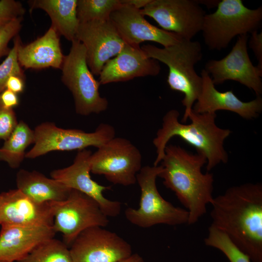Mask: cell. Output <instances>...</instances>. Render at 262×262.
<instances>
[{"label":"cell","mask_w":262,"mask_h":262,"mask_svg":"<svg viewBox=\"0 0 262 262\" xmlns=\"http://www.w3.org/2000/svg\"><path fill=\"white\" fill-rule=\"evenodd\" d=\"M212 225L225 233L252 262H262V184L233 186L213 197Z\"/></svg>","instance_id":"cell-1"},{"label":"cell","mask_w":262,"mask_h":262,"mask_svg":"<svg viewBox=\"0 0 262 262\" xmlns=\"http://www.w3.org/2000/svg\"><path fill=\"white\" fill-rule=\"evenodd\" d=\"M161 163L162 170L158 177L163 179L164 185L175 193L188 212L187 224L196 223L206 213L207 206L213 198V175L201 171L207 164L206 157L170 144L166 146Z\"/></svg>","instance_id":"cell-2"},{"label":"cell","mask_w":262,"mask_h":262,"mask_svg":"<svg viewBox=\"0 0 262 262\" xmlns=\"http://www.w3.org/2000/svg\"><path fill=\"white\" fill-rule=\"evenodd\" d=\"M179 116V112L175 109L168 111L164 116L162 126L153 140L157 153L153 165L157 166L161 162L168 141L175 136L180 137L206 157L208 172L219 164L228 162V155L224 143L231 131L216 125V113L197 114L192 110L188 118L191 123L188 124L180 122Z\"/></svg>","instance_id":"cell-3"},{"label":"cell","mask_w":262,"mask_h":262,"mask_svg":"<svg viewBox=\"0 0 262 262\" xmlns=\"http://www.w3.org/2000/svg\"><path fill=\"white\" fill-rule=\"evenodd\" d=\"M142 50L149 58L161 62L168 67L167 83L171 89L183 93L181 100L185 107L181 123H185L201 91V77L195 66L203 57L201 44L197 41L183 39L173 45L163 48L144 45Z\"/></svg>","instance_id":"cell-4"},{"label":"cell","mask_w":262,"mask_h":262,"mask_svg":"<svg viewBox=\"0 0 262 262\" xmlns=\"http://www.w3.org/2000/svg\"><path fill=\"white\" fill-rule=\"evenodd\" d=\"M214 12L205 14L201 32L210 50L226 49L236 36L257 31L262 20V7H246L242 0H220Z\"/></svg>","instance_id":"cell-5"},{"label":"cell","mask_w":262,"mask_h":262,"mask_svg":"<svg viewBox=\"0 0 262 262\" xmlns=\"http://www.w3.org/2000/svg\"><path fill=\"white\" fill-rule=\"evenodd\" d=\"M162 170L161 165H146L137 174L136 180L141 189L139 207L128 208L125 211L126 219L134 225L148 228L158 224H187L188 212L165 200L157 189L156 179Z\"/></svg>","instance_id":"cell-6"},{"label":"cell","mask_w":262,"mask_h":262,"mask_svg":"<svg viewBox=\"0 0 262 262\" xmlns=\"http://www.w3.org/2000/svg\"><path fill=\"white\" fill-rule=\"evenodd\" d=\"M71 42L61 68L62 81L73 95L78 114H99L107 109L108 101L99 93L100 84L88 67L83 45L76 39Z\"/></svg>","instance_id":"cell-7"},{"label":"cell","mask_w":262,"mask_h":262,"mask_svg":"<svg viewBox=\"0 0 262 262\" xmlns=\"http://www.w3.org/2000/svg\"><path fill=\"white\" fill-rule=\"evenodd\" d=\"M53 215V228L62 234L69 247L78 235L87 228L107 226L109 220L98 202L85 194L71 189L67 198L49 202Z\"/></svg>","instance_id":"cell-8"},{"label":"cell","mask_w":262,"mask_h":262,"mask_svg":"<svg viewBox=\"0 0 262 262\" xmlns=\"http://www.w3.org/2000/svg\"><path fill=\"white\" fill-rule=\"evenodd\" d=\"M34 132V146L26 153V158L34 159L53 151H79L89 147L98 148L115 135L114 128L107 123H101L94 131L86 132L62 129L53 122H46L37 126Z\"/></svg>","instance_id":"cell-9"},{"label":"cell","mask_w":262,"mask_h":262,"mask_svg":"<svg viewBox=\"0 0 262 262\" xmlns=\"http://www.w3.org/2000/svg\"><path fill=\"white\" fill-rule=\"evenodd\" d=\"M142 167L140 150L124 138L115 136L98 148L91 157V172L104 176L114 184H135Z\"/></svg>","instance_id":"cell-10"},{"label":"cell","mask_w":262,"mask_h":262,"mask_svg":"<svg viewBox=\"0 0 262 262\" xmlns=\"http://www.w3.org/2000/svg\"><path fill=\"white\" fill-rule=\"evenodd\" d=\"M140 12L162 29L192 40L201 32L205 13L197 0H150Z\"/></svg>","instance_id":"cell-11"},{"label":"cell","mask_w":262,"mask_h":262,"mask_svg":"<svg viewBox=\"0 0 262 262\" xmlns=\"http://www.w3.org/2000/svg\"><path fill=\"white\" fill-rule=\"evenodd\" d=\"M248 34L238 36L230 51L220 60H209L204 69L214 85L234 81L253 90L257 96L262 94V70L252 63L247 51Z\"/></svg>","instance_id":"cell-12"},{"label":"cell","mask_w":262,"mask_h":262,"mask_svg":"<svg viewBox=\"0 0 262 262\" xmlns=\"http://www.w3.org/2000/svg\"><path fill=\"white\" fill-rule=\"evenodd\" d=\"M100 226L81 232L69 247L73 262H119L132 253L130 244Z\"/></svg>","instance_id":"cell-13"},{"label":"cell","mask_w":262,"mask_h":262,"mask_svg":"<svg viewBox=\"0 0 262 262\" xmlns=\"http://www.w3.org/2000/svg\"><path fill=\"white\" fill-rule=\"evenodd\" d=\"M76 39L84 46L87 65L99 76L105 64L122 50L126 43L110 20L80 23Z\"/></svg>","instance_id":"cell-14"},{"label":"cell","mask_w":262,"mask_h":262,"mask_svg":"<svg viewBox=\"0 0 262 262\" xmlns=\"http://www.w3.org/2000/svg\"><path fill=\"white\" fill-rule=\"evenodd\" d=\"M92 154L86 149L79 150L72 164L52 171L51 178L70 189L78 190L93 198L107 216L116 217L120 213L121 203L104 196L103 192L110 190L111 186L101 185L92 179L90 175Z\"/></svg>","instance_id":"cell-15"},{"label":"cell","mask_w":262,"mask_h":262,"mask_svg":"<svg viewBox=\"0 0 262 262\" xmlns=\"http://www.w3.org/2000/svg\"><path fill=\"white\" fill-rule=\"evenodd\" d=\"M110 20L123 41L128 44L140 46L142 42L151 41L167 47L183 39L150 24L140 9L130 5L122 4L112 13Z\"/></svg>","instance_id":"cell-16"},{"label":"cell","mask_w":262,"mask_h":262,"mask_svg":"<svg viewBox=\"0 0 262 262\" xmlns=\"http://www.w3.org/2000/svg\"><path fill=\"white\" fill-rule=\"evenodd\" d=\"M0 225L22 227H53L49 202L41 203L18 189L0 194Z\"/></svg>","instance_id":"cell-17"},{"label":"cell","mask_w":262,"mask_h":262,"mask_svg":"<svg viewBox=\"0 0 262 262\" xmlns=\"http://www.w3.org/2000/svg\"><path fill=\"white\" fill-rule=\"evenodd\" d=\"M161 71L158 61L149 58L140 46L126 43L120 52L104 66L100 84L126 82L135 78L156 76Z\"/></svg>","instance_id":"cell-18"},{"label":"cell","mask_w":262,"mask_h":262,"mask_svg":"<svg viewBox=\"0 0 262 262\" xmlns=\"http://www.w3.org/2000/svg\"><path fill=\"white\" fill-rule=\"evenodd\" d=\"M202 80L200 94L193 106L197 114L216 113L219 110L234 112L242 118L252 119L257 117L262 111V98L257 96L254 99L244 102L232 90L222 92L217 90L210 75L203 69L200 73Z\"/></svg>","instance_id":"cell-19"},{"label":"cell","mask_w":262,"mask_h":262,"mask_svg":"<svg viewBox=\"0 0 262 262\" xmlns=\"http://www.w3.org/2000/svg\"><path fill=\"white\" fill-rule=\"evenodd\" d=\"M0 232V262H16L35 247L53 238V227L2 225Z\"/></svg>","instance_id":"cell-20"},{"label":"cell","mask_w":262,"mask_h":262,"mask_svg":"<svg viewBox=\"0 0 262 262\" xmlns=\"http://www.w3.org/2000/svg\"><path fill=\"white\" fill-rule=\"evenodd\" d=\"M59 34L52 27L42 36L27 44L21 42L17 49V58L21 67L42 69L62 68L65 56L60 42Z\"/></svg>","instance_id":"cell-21"},{"label":"cell","mask_w":262,"mask_h":262,"mask_svg":"<svg viewBox=\"0 0 262 262\" xmlns=\"http://www.w3.org/2000/svg\"><path fill=\"white\" fill-rule=\"evenodd\" d=\"M16 183L17 189L41 203L64 200L71 190L60 182L38 171L25 169L17 172Z\"/></svg>","instance_id":"cell-22"},{"label":"cell","mask_w":262,"mask_h":262,"mask_svg":"<svg viewBox=\"0 0 262 262\" xmlns=\"http://www.w3.org/2000/svg\"><path fill=\"white\" fill-rule=\"evenodd\" d=\"M30 10L41 9L50 17L51 26L59 35L71 42L76 39L79 26L77 15V0H32Z\"/></svg>","instance_id":"cell-23"},{"label":"cell","mask_w":262,"mask_h":262,"mask_svg":"<svg viewBox=\"0 0 262 262\" xmlns=\"http://www.w3.org/2000/svg\"><path fill=\"white\" fill-rule=\"evenodd\" d=\"M34 141V130L20 120L0 148V160L12 168L18 167L25 158V150Z\"/></svg>","instance_id":"cell-24"},{"label":"cell","mask_w":262,"mask_h":262,"mask_svg":"<svg viewBox=\"0 0 262 262\" xmlns=\"http://www.w3.org/2000/svg\"><path fill=\"white\" fill-rule=\"evenodd\" d=\"M16 262H73L69 249L63 242L53 238L40 244L22 259Z\"/></svg>","instance_id":"cell-25"},{"label":"cell","mask_w":262,"mask_h":262,"mask_svg":"<svg viewBox=\"0 0 262 262\" xmlns=\"http://www.w3.org/2000/svg\"><path fill=\"white\" fill-rule=\"evenodd\" d=\"M121 4V0H77V17L80 23L108 20L112 13Z\"/></svg>","instance_id":"cell-26"},{"label":"cell","mask_w":262,"mask_h":262,"mask_svg":"<svg viewBox=\"0 0 262 262\" xmlns=\"http://www.w3.org/2000/svg\"><path fill=\"white\" fill-rule=\"evenodd\" d=\"M206 246L221 251L229 262H251L248 256L241 250L222 230L211 225L204 239Z\"/></svg>","instance_id":"cell-27"},{"label":"cell","mask_w":262,"mask_h":262,"mask_svg":"<svg viewBox=\"0 0 262 262\" xmlns=\"http://www.w3.org/2000/svg\"><path fill=\"white\" fill-rule=\"evenodd\" d=\"M20 42V38L17 35L14 40V46L9 50L5 59L0 64V94L6 89V82L11 76L25 77L17 58V49Z\"/></svg>","instance_id":"cell-28"},{"label":"cell","mask_w":262,"mask_h":262,"mask_svg":"<svg viewBox=\"0 0 262 262\" xmlns=\"http://www.w3.org/2000/svg\"><path fill=\"white\" fill-rule=\"evenodd\" d=\"M25 13V9L19 1L0 0V25L3 26L15 18L23 17Z\"/></svg>","instance_id":"cell-29"},{"label":"cell","mask_w":262,"mask_h":262,"mask_svg":"<svg viewBox=\"0 0 262 262\" xmlns=\"http://www.w3.org/2000/svg\"><path fill=\"white\" fill-rule=\"evenodd\" d=\"M23 17L15 18L6 24L0 31V57L8 54V44L17 35L21 27Z\"/></svg>","instance_id":"cell-30"},{"label":"cell","mask_w":262,"mask_h":262,"mask_svg":"<svg viewBox=\"0 0 262 262\" xmlns=\"http://www.w3.org/2000/svg\"><path fill=\"white\" fill-rule=\"evenodd\" d=\"M18 123L14 110L4 108L0 102V140H6Z\"/></svg>","instance_id":"cell-31"},{"label":"cell","mask_w":262,"mask_h":262,"mask_svg":"<svg viewBox=\"0 0 262 262\" xmlns=\"http://www.w3.org/2000/svg\"><path fill=\"white\" fill-rule=\"evenodd\" d=\"M249 46L253 51L258 61L257 67L262 70V33L255 31L251 33Z\"/></svg>","instance_id":"cell-32"},{"label":"cell","mask_w":262,"mask_h":262,"mask_svg":"<svg viewBox=\"0 0 262 262\" xmlns=\"http://www.w3.org/2000/svg\"><path fill=\"white\" fill-rule=\"evenodd\" d=\"M0 102L5 108L13 109L19 104V98L16 94L7 89L0 94Z\"/></svg>","instance_id":"cell-33"},{"label":"cell","mask_w":262,"mask_h":262,"mask_svg":"<svg viewBox=\"0 0 262 262\" xmlns=\"http://www.w3.org/2000/svg\"><path fill=\"white\" fill-rule=\"evenodd\" d=\"M25 79L17 75L11 76L6 82L5 88L17 94L22 93L25 88Z\"/></svg>","instance_id":"cell-34"},{"label":"cell","mask_w":262,"mask_h":262,"mask_svg":"<svg viewBox=\"0 0 262 262\" xmlns=\"http://www.w3.org/2000/svg\"><path fill=\"white\" fill-rule=\"evenodd\" d=\"M123 4L128 5L138 9L144 8L150 0H121Z\"/></svg>","instance_id":"cell-35"},{"label":"cell","mask_w":262,"mask_h":262,"mask_svg":"<svg viewBox=\"0 0 262 262\" xmlns=\"http://www.w3.org/2000/svg\"><path fill=\"white\" fill-rule=\"evenodd\" d=\"M119 262H145L143 258L138 254H132L129 257Z\"/></svg>","instance_id":"cell-36"},{"label":"cell","mask_w":262,"mask_h":262,"mask_svg":"<svg viewBox=\"0 0 262 262\" xmlns=\"http://www.w3.org/2000/svg\"><path fill=\"white\" fill-rule=\"evenodd\" d=\"M6 24H7V23H6ZM4 25H3V26L0 25V31L1 29Z\"/></svg>","instance_id":"cell-37"}]
</instances>
